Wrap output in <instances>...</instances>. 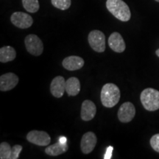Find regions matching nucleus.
I'll use <instances>...</instances> for the list:
<instances>
[{
  "label": "nucleus",
  "mask_w": 159,
  "mask_h": 159,
  "mask_svg": "<svg viewBox=\"0 0 159 159\" xmlns=\"http://www.w3.org/2000/svg\"><path fill=\"white\" fill-rule=\"evenodd\" d=\"M121 94L119 87L114 83H106L101 91V102L106 108H113L120 99Z\"/></svg>",
  "instance_id": "f257e3e1"
},
{
  "label": "nucleus",
  "mask_w": 159,
  "mask_h": 159,
  "mask_svg": "<svg viewBox=\"0 0 159 159\" xmlns=\"http://www.w3.org/2000/svg\"><path fill=\"white\" fill-rule=\"evenodd\" d=\"M106 7L111 14L120 21H128L130 19V10L122 0H107Z\"/></svg>",
  "instance_id": "f03ea898"
},
{
  "label": "nucleus",
  "mask_w": 159,
  "mask_h": 159,
  "mask_svg": "<svg viewBox=\"0 0 159 159\" xmlns=\"http://www.w3.org/2000/svg\"><path fill=\"white\" fill-rule=\"evenodd\" d=\"M140 99L147 111H155L159 109V91L156 89H145L141 93Z\"/></svg>",
  "instance_id": "7ed1b4c3"
},
{
  "label": "nucleus",
  "mask_w": 159,
  "mask_h": 159,
  "mask_svg": "<svg viewBox=\"0 0 159 159\" xmlns=\"http://www.w3.org/2000/svg\"><path fill=\"white\" fill-rule=\"evenodd\" d=\"M26 49L30 54L34 56H39L43 51V44L41 40L36 35L30 34L25 38Z\"/></svg>",
  "instance_id": "20e7f679"
},
{
  "label": "nucleus",
  "mask_w": 159,
  "mask_h": 159,
  "mask_svg": "<svg viewBox=\"0 0 159 159\" xmlns=\"http://www.w3.org/2000/svg\"><path fill=\"white\" fill-rule=\"evenodd\" d=\"M88 41L90 47L95 52H103L105 50V36L102 32L97 30L90 32Z\"/></svg>",
  "instance_id": "39448f33"
},
{
  "label": "nucleus",
  "mask_w": 159,
  "mask_h": 159,
  "mask_svg": "<svg viewBox=\"0 0 159 159\" xmlns=\"http://www.w3.org/2000/svg\"><path fill=\"white\" fill-rule=\"evenodd\" d=\"M27 139L32 144L39 146H47L50 144L51 138L45 131L31 130L27 135Z\"/></svg>",
  "instance_id": "423d86ee"
},
{
  "label": "nucleus",
  "mask_w": 159,
  "mask_h": 159,
  "mask_svg": "<svg viewBox=\"0 0 159 159\" xmlns=\"http://www.w3.org/2000/svg\"><path fill=\"white\" fill-rule=\"evenodd\" d=\"M11 21L13 25L21 29L30 27L33 24V19L27 13L23 12H15L11 16Z\"/></svg>",
  "instance_id": "0eeeda50"
},
{
  "label": "nucleus",
  "mask_w": 159,
  "mask_h": 159,
  "mask_svg": "<svg viewBox=\"0 0 159 159\" xmlns=\"http://www.w3.org/2000/svg\"><path fill=\"white\" fill-rule=\"evenodd\" d=\"M135 115H136V108L134 104L130 102H126L120 106L117 116L121 122L128 123L133 120Z\"/></svg>",
  "instance_id": "6e6552de"
},
{
  "label": "nucleus",
  "mask_w": 159,
  "mask_h": 159,
  "mask_svg": "<svg viewBox=\"0 0 159 159\" xmlns=\"http://www.w3.org/2000/svg\"><path fill=\"white\" fill-rule=\"evenodd\" d=\"M97 138L93 132H87L81 139L80 148L84 154H89L94 150L97 144Z\"/></svg>",
  "instance_id": "1a4fd4ad"
},
{
  "label": "nucleus",
  "mask_w": 159,
  "mask_h": 159,
  "mask_svg": "<svg viewBox=\"0 0 159 159\" xmlns=\"http://www.w3.org/2000/svg\"><path fill=\"white\" fill-rule=\"evenodd\" d=\"M19 83V77L12 72L6 73L0 77V90L7 91L14 89Z\"/></svg>",
  "instance_id": "9d476101"
},
{
  "label": "nucleus",
  "mask_w": 159,
  "mask_h": 159,
  "mask_svg": "<svg viewBox=\"0 0 159 159\" xmlns=\"http://www.w3.org/2000/svg\"><path fill=\"white\" fill-rule=\"evenodd\" d=\"M108 45L113 51L122 53L126 49V45L122 35L117 32L111 33L108 38Z\"/></svg>",
  "instance_id": "9b49d317"
},
{
  "label": "nucleus",
  "mask_w": 159,
  "mask_h": 159,
  "mask_svg": "<svg viewBox=\"0 0 159 159\" xmlns=\"http://www.w3.org/2000/svg\"><path fill=\"white\" fill-rule=\"evenodd\" d=\"M66 81L62 76H57L52 80L50 85V91L55 97H62L66 91Z\"/></svg>",
  "instance_id": "f8f14e48"
},
{
  "label": "nucleus",
  "mask_w": 159,
  "mask_h": 159,
  "mask_svg": "<svg viewBox=\"0 0 159 159\" xmlns=\"http://www.w3.org/2000/svg\"><path fill=\"white\" fill-rule=\"evenodd\" d=\"M97 113V107L92 101L86 100L83 101L81 106V119L83 121H91V119H94Z\"/></svg>",
  "instance_id": "ddd939ff"
},
{
  "label": "nucleus",
  "mask_w": 159,
  "mask_h": 159,
  "mask_svg": "<svg viewBox=\"0 0 159 159\" xmlns=\"http://www.w3.org/2000/svg\"><path fill=\"white\" fill-rule=\"evenodd\" d=\"M62 65L69 71L78 70L84 66V60L79 56H69L63 59Z\"/></svg>",
  "instance_id": "4468645a"
},
{
  "label": "nucleus",
  "mask_w": 159,
  "mask_h": 159,
  "mask_svg": "<svg viewBox=\"0 0 159 159\" xmlns=\"http://www.w3.org/2000/svg\"><path fill=\"white\" fill-rule=\"evenodd\" d=\"M80 91V83L77 77H71L66 81V92L69 96L75 97Z\"/></svg>",
  "instance_id": "2eb2a0df"
},
{
  "label": "nucleus",
  "mask_w": 159,
  "mask_h": 159,
  "mask_svg": "<svg viewBox=\"0 0 159 159\" xmlns=\"http://www.w3.org/2000/svg\"><path fill=\"white\" fill-rule=\"evenodd\" d=\"M68 144L67 143L63 144L61 142H57L55 144L48 146L45 149V152L47 155L51 156H57L59 155H61L68 150Z\"/></svg>",
  "instance_id": "dca6fc26"
},
{
  "label": "nucleus",
  "mask_w": 159,
  "mask_h": 159,
  "mask_svg": "<svg viewBox=\"0 0 159 159\" xmlns=\"http://www.w3.org/2000/svg\"><path fill=\"white\" fill-rule=\"evenodd\" d=\"M16 57L15 49L10 46H6L0 49V61L2 63H7L13 61Z\"/></svg>",
  "instance_id": "f3484780"
},
{
  "label": "nucleus",
  "mask_w": 159,
  "mask_h": 159,
  "mask_svg": "<svg viewBox=\"0 0 159 159\" xmlns=\"http://www.w3.org/2000/svg\"><path fill=\"white\" fill-rule=\"evenodd\" d=\"M24 8L29 13H36L39 10V0H22Z\"/></svg>",
  "instance_id": "a211bd4d"
},
{
  "label": "nucleus",
  "mask_w": 159,
  "mask_h": 159,
  "mask_svg": "<svg viewBox=\"0 0 159 159\" xmlns=\"http://www.w3.org/2000/svg\"><path fill=\"white\" fill-rule=\"evenodd\" d=\"M12 148L7 142H2L0 144V158L11 159Z\"/></svg>",
  "instance_id": "6ab92c4d"
},
{
  "label": "nucleus",
  "mask_w": 159,
  "mask_h": 159,
  "mask_svg": "<svg viewBox=\"0 0 159 159\" xmlns=\"http://www.w3.org/2000/svg\"><path fill=\"white\" fill-rule=\"evenodd\" d=\"M51 2L55 7L65 11L69 9L71 6V0H51Z\"/></svg>",
  "instance_id": "aec40b11"
},
{
  "label": "nucleus",
  "mask_w": 159,
  "mask_h": 159,
  "mask_svg": "<svg viewBox=\"0 0 159 159\" xmlns=\"http://www.w3.org/2000/svg\"><path fill=\"white\" fill-rule=\"evenodd\" d=\"M152 148L157 152H159V134H155L152 136L150 141Z\"/></svg>",
  "instance_id": "412c9836"
},
{
  "label": "nucleus",
  "mask_w": 159,
  "mask_h": 159,
  "mask_svg": "<svg viewBox=\"0 0 159 159\" xmlns=\"http://www.w3.org/2000/svg\"><path fill=\"white\" fill-rule=\"evenodd\" d=\"M22 150V147L21 145H14V146L12 148L11 151V159H17L19 158V154L21 152V151Z\"/></svg>",
  "instance_id": "4be33fe9"
},
{
  "label": "nucleus",
  "mask_w": 159,
  "mask_h": 159,
  "mask_svg": "<svg viewBox=\"0 0 159 159\" xmlns=\"http://www.w3.org/2000/svg\"><path fill=\"white\" fill-rule=\"evenodd\" d=\"M112 151H113V148L109 147L108 150H107V152L106 153H105V156L104 157V158H111V152H112Z\"/></svg>",
  "instance_id": "5701e85b"
},
{
  "label": "nucleus",
  "mask_w": 159,
  "mask_h": 159,
  "mask_svg": "<svg viewBox=\"0 0 159 159\" xmlns=\"http://www.w3.org/2000/svg\"><path fill=\"white\" fill-rule=\"evenodd\" d=\"M59 142H61V143H63V144H66V143H67V140L65 138V137H61V138L59 139Z\"/></svg>",
  "instance_id": "b1692460"
},
{
  "label": "nucleus",
  "mask_w": 159,
  "mask_h": 159,
  "mask_svg": "<svg viewBox=\"0 0 159 159\" xmlns=\"http://www.w3.org/2000/svg\"><path fill=\"white\" fill-rule=\"evenodd\" d=\"M156 54L157 56H158V57H159V49H157V50L156 51Z\"/></svg>",
  "instance_id": "393cba45"
},
{
  "label": "nucleus",
  "mask_w": 159,
  "mask_h": 159,
  "mask_svg": "<svg viewBox=\"0 0 159 159\" xmlns=\"http://www.w3.org/2000/svg\"><path fill=\"white\" fill-rule=\"evenodd\" d=\"M156 2H159V0H156Z\"/></svg>",
  "instance_id": "a878e982"
}]
</instances>
